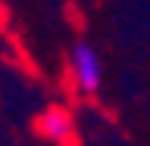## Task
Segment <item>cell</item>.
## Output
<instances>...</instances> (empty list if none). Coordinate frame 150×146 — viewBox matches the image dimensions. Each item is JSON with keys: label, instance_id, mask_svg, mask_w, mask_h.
Here are the masks:
<instances>
[{"label": "cell", "instance_id": "obj_1", "mask_svg": "<svg viewBox=\"0 0 150 146\" xmlns=\"http://www.w3.org/2000/svg\"><path fill=\"white\" fill-rule=\"evenodd\" d=\"M69 65H72V78L78 84V90L81 93H97V87L103 81V62L97 56V50L91 44H78L72 50V56H69Z\"/></svg>", "mask_w": 150, "mask_h": 146}, {"label": "cell", "instance_id": "obj_2", "mask_svg": "<svg viewBox=\"0 0 150 146\" xmlns=\"http://www.w3.org/2000/svg\"><path fill=\"white\" fill-rule=\"evenodd\" d=\"M38 131H41L47 140H53V143H66V140L75 134V124H72V115L66 109H47V112H41V118H38Z\"/></svg>", "mask_w": 150, "mask_h": 146}]
</instances>
